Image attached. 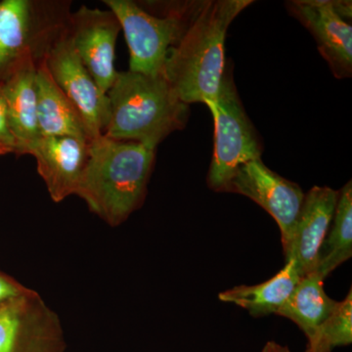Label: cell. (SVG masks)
<instances>
[{
	"label": "cell",
	"instance_id": "cell-17",
	"mask_svg": "<svg viewBox=\"0 0 352 352\" xmlns=\"http://www.w3.org/2000/svg\"><path fill=\"white\" fill-rule=\"evenodd\" d=\"M324 281L325 279L316 271L302 276L289 300L276 314L294 322L305 333L307 342L314 337L339 302L326 294Z\"/></svg>",
	"mask_w": 352,
	"mask_h": 352
},
{
	"label": "cell",
	"instance_id": "cell-6",
	"mask_svg": "<svg viewBox=\"0 0 352 352\" xmlns=\"http://www.w3.org/2000/svg\"><path fill=\"white\" fill-rule=\"evenodd\" d=\"M69 17L65 4L0 1V80L30 55L41 61L66 29Z\"/></svg>",
	"mask_w": 352,
	"mask_h": 352
},
{
	"label": "cell",
	"instance_id": "cell-14",
	"mask_svg": "<svg viewBox=\"0 0 352 352\" xmlns=\"http://www.w3.org/2000/svg\"><path fill=\"white\" fill-rule=\"evenodd\" d=\"M32 55L25 58L1 80L9 124L16 145V155H28L39 138L38 101H36V65Z\"/></svg>",
	"mask_w": 352,
	"mask_h": 352
},
{
	"label": "cell",
	"instance_id": "cell-21",
	"mask_svg": "<svg viewBox=\"0 0 352 352\" xmlns=\"http://www.w3.org/2000/svg\"><path fill=\"white\" fill-rule=\"evenodd\" d=\"M29 291L24 285L0 271V307Z\"/></svg>",
	"mask_w": 352,
	"mask_h": 352
},
{
	"label": "cell",
	"instance_id": "cell-22",
	"mask_svg": "<svg viewBox=\"0 0 352 352\" xmlns=\"http://www.w3.org/2000/svg\"><path fill=\"white\" fill-rule=\"evenodd\" d=\"M261 352H291V351L288 346H282V344L271 340V342H266Z\"/></svg>",
	"mask_w": 352,
	"mask_h": 352
},
{
	"label": "cell",
	"instance_id": "cell-10",
	"mask_svg": "<svg viewBox=\"0 0 352 352\" xmlns=\"http://www.w3.org/2000/svg\"><path fill=\"white\" fill-rule=\"evenodd\" d=\"M288 11L310 32L317 47L338 78L352 74L351 1L295 0Z\"/></svg>",
	"mask_w": 352,
	"mask_h": 352
},
{
	"label": "cell",
	"instance_id": "cell-9",
	"mask_svg": "<svg viewBox=\"0 0 352 352\" xmlns=\"http://www.w3.org/2000/svg\"><path fill=\"white\" fill-rule=\"evenodd\" d=\"M226 192L251 199L275 219L281 232L284 254H287L305 201L302 189L271 170L259 159L242 164Z\"/></svg>",
	"mask_w": 352,
	"mask_h": 352
},
{
	"label": "cell",
	"instance_id": "cell-15",
	"mask_svg": "<svg viewBox=\"0 0 352 352\" xmlns=\"http://www.w3.org/2000/svg\"><path fill=\"white\" fill-rule=\"evenodd\" d=\"M36 85L41 136H74L89 140L80 113L53 80L44 58L36 65Z\"/></svg>",
	"mask_w": 352,
	"mask_h": 352
},
{
	"label": "cell",
	"instance_id": "cell-4",
	"mask_svg": "<svg viewBox=\"0 0 352 352\" xmlns=\"http://www.w3.org/2000/svg\"><path fill=\"white\" fill-rule=\"evenodd\" d=\"M207 106L214 122V156L208 186L215 192H226L236 170L242 164L261 159L263 148L243 107L230 66L226 65L217 102Z\"/></svg>",
	"mask_w": 352,
	"mask_h": 352
},
{
	"label": "cell",
	"instance_id": "cell-2",
	"mask_svg": "<svg viewBox=\"0 0 352 352\" xmlns=\"http://www.w3.org/2000/svg\"><path fill=\"white\" fill-rule=\"evenodd\" d=\"M155 152L103 134L89 140L87 163L76 195L109 226H120L144 203Z\"/></svg>",
	"mask_w": 352,
	"mask_h": 352
},
{
	"label": "cell",
	"instance_id": "cell-5",
	"mask_svg": "<svg viewBox=\"0 0 352 352\" xmlns=\"http://www.w3.org/2000/svg\"><path fill=\"white\" fill-rule=\"evenodd\" d=\"M104 3L124 32L129 50V71L148 76L163 75L168 51L184 34L198 6L196 2L157 16L131 0H104Z\"/></svg>",
	"mask_w": 352,
	"mask_h": 352
},
{
	"label": "cell",
	"instance_id": "cell-1",
	"mask_svg": "<svg viewBox=\"0 0 352 352\" xmlns=\"http://www.w3.org/2000/svg\"><path fill=\"white\" fill-rule=\"evenodd\" d=\"M251 0L198 2L178 43L168 51L164 73L187 105L215 103L226 72V38L234 19Z\"/></svg>",
	"mask_w": 352,
	"mask_h": 352
},
{
	"label": "cell",
	"instance_id": "cell-19",
	"mask_svg": "<svg viewBox=\"0 0 352 352\" xmlns=\"http://www.w3.org/2000/svg\"><path fill=\"white\" fill-rule=\"evenodd\" d=\"M352 342V292L338 302L330 317L308 340L305 352H333L338 346H349Z\"/></svg>",
	"mask_w": 352,
	"mask_h": 352
},
{
	"label": "cell",
	"instance_id": "cell-11",
	"mask_svg": "<svg viewBox=\"0 0 352 352\" xmlns=\"http://www.w3.org/2000/svg\"><path fill=\"white\" fill-rule=\"evenodd\" d=\"M120 25L110 10L82 6L69 14L67 36L82 64L107 94L119 72L115 67L116 43Z\"/></svg>",
	"mask_w": 352,
	"mask_h": 352
},
{
	"label": "cell",
	"instance_id": "cell-12",
	"mask_svg": "<svg viewBox=\"0 0 352 352\" xmlns=\"http://www.w3.org/2000/svg\"><path fill=\"white\" fill-rule=\"evenodd\" d=\"M88 143L74 136H41L28 153L36 160L39 175L55 203L76 195L87 163Z\"/></svg>",
	"mask_w": 352,
	"mask_h": 352
},
{
	"label": "cell",
	"instance_id": "cell-16",
	"mask_svg": "<svg viewBox=\"0 0 352 352\" xmlns=\"http://www.w3.org/2000/svg\"><path fill=\"white\" fill-rule=\"evenodd\" d=\"M284 267L263 283L233 287L221 292L222 302L244 308L254 318L276 314L295 291L302 274L294 259L285 261Z\"/></svg>",
	"mask_w": 352,
	"mask_h": 352
},
{
	"label": "cell",
	"instance_id": "cell-18",
	"mask_svg": "<svg viewBox=\"0 0 352 352\" xmlns=\"http://www.w3.org/2000/svg\"><path fill=\"white\" fill-rule=\"evenodd\" d=\"M352 256L351 180L339 191L330 229L319 252L316 272L326 279Z\"/></svg>",
	"mask_w": 352,
	"mask_h": 352
},
{
	"label": "cell",
	"instance_id": "cell-3",
	"mask_svg": "<svg viewBox=\"0 0 352 352\" xmlns=\"http://www.w3.org/2000/svg\"><path fill=\"white\" fill-rule=\"evenodd\" d=\"M109 118L103 135L156 150L173 132L182 131L189 105L180 100L163 75L119 72L108 90Z\"/></svg>",
	"mask_w": 352,
	"mask_h": 352
},
{
	"label": "cell",
	"instance_id": "cell-20",
	"mask_svg": "<svg viewBox=\"0 0 352 352\" xmlns=\"http://www.w3.org/2000/svg\"><path fill=\"white\" fill-rule=\"evenodd\" d=\"M16 152L17 145L9 124L6 100L0 85V156L16 154Z\"/></svg>",
	"mask_w": 352,
	"mask_h": 352
},
{
	"label": "cell",
	"instance_id": "cell-13",
	"mask_svg": "<svg viewBox=\"0 0 352 352\" xmlns=\"http://www.w3.org/2000/svg\"><path fill=\"white\" fill-rule=\"evenodd\" d=\"M339 191L330 187L314 186L305 194L293 239L285 261L294 259L302 276L316 270L322 244L329 232Z\"/></svg>",
	"mask_w": 352,
	"mask_h": 352
},
{
	"label": "cell",
	"instance_id": "cell-8",
	"mask_svg": "<svg viewBox=\"0 0 352 352\" xmlns=\"http://www.w3.org/2000/svg\"><path fill=\"white\" fill-rule=\"evenodd\" d=\"M66 29L44 55V61L53 80L80 113L88 138L92 140L103 134L107 124L108 97L76 54Z\"/></svg>",
	"mask_w": 352,
	"mask_h": 352
},
{
	"label": "cell",
	"instance_id": "cell-7",
	"mask_svg": "<svg viewBox=\"0 0 352 352\" xmlns=\"http://www.w3.org/2000/svg\"><path fill=\"white\" fill-rule=\"evenodd\" d=\"M58 315L34 289L0 307V352H65Z\"/></svg>",
	"mask_w": 352,
	"mask_h": 352
}]
</instances>
